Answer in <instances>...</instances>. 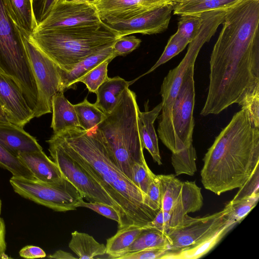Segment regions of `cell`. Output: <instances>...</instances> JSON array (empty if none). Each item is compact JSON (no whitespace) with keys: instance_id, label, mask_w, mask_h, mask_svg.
<instances>
[{"instance_id":"1","label":"cell","mask_w":259,"mask_h":259,"mask_svg":"<svg viewBox=\"0 0 259 259\" xmlns=\"http://www.w3.org/2000/svg\"><path fill=\"white\" fill-rule=\"evenodd\" d=\"M222 23L202 116L219 114L259 83V0L240 1L227 10Z\"/></svg>"},{"instance_id":"2","label":"cell","mask_w":259,"mask_h":259,"mask_svg":"<svg viewBox=\"0 0 259 259\" xmlns=\"http://www.w3.org/2000/svg\"><path fill=\"white\" fill-rule=\"evenodd\" d=\"M51 138L112 199L120 218L118 229L130 225L143 226L154 219L157 212L145 204L146 195L121 170L96 128L88 132L80 127L68 130Z\"/></svg>"},{"instance_id":"3","label":"cell","mask_w":259,"mask_h":259,"mask_svg":"<svg viewBox=\"0 0 259 259\" xmlns=\"http://www.w3.org/2000/svg\"><path fill=\"white\" fill-rule=\"evenodd\" d=\"M201 182L220 195L240 188L259 166V128L243 110L233 116L203 159Z\"/></svg>"},{"instance_id":"4","label":"cell","mask_w":259,"mask_h":259,"mask_svg":"<svg viewBox=\"0 0 259 259\" xmlns=\"http://www.w3.org/2000/svg\"><path fill=\"white\" fill-rule=\"evenodd\" d=\"M119 37L100 23L78 26L36 29L29 39L60 68L68 71L89 56L113 46Z\"/></svg>"},{"instance_id":"5","label":"cell","mask_w":259,"mask_h":259,"mask_svg":"<svg viewBox=\"0 0 259 259\" xmlns=\"http://www.w3.org/2000/svg\"><path fill=\"white\" fill-rule=\"evenodd\" d=\"M139 109L135 93L126 88L114 109L96 127L118 167L131 180L133 165L146 160L138 129Z\"/></svg>"},{"instance_id":"6","label":"cell","mask_w":259,"mask_h":259,"mask_svg":"<svg viewBox=\"0 0 259 259\" xmlns=\"http://www.w3.org/2000/svg\"><path fill=\"white\" fill-rule=\"evenodd\" d=\"M201 16L203 23L198 34L189 42L184 57L177 67L169 71L161 86L162 108L157 132L161 142L171 152L174 151L171 123V110L174 101L187 71L194 66L200 49L215 33L224 19L221 14L215 11L203 12Z\"/></svg>"},{"instance_id":"7","label":"cell","mask_w":259,"mask_h":259,"mask_svg":"<svg viewBox=\"0 0 259 259\" xmlns=\"http://www.w3.org/2000/svg\"><path fill=\"white\" fill-rule=\"evenodd\" d=\"M0 67L21 89L31 109H36L38 94L21 33L0 0Z\"/></svg>"},{"instance_id":"8","label":"cell","mask_w":259,"mask_h":259,"mask_svg":"<svg viewBox=\"0 0 259 259\" xmlns=\"http://www.w3.org/2000/svg\"><path fill=\"white\" fill-rule=\"evenodd\" d=\"M10 183L18 195L56 211L75 210L83 198L82 194L65 177L59 182L48 184L13 176Z\"/></svg>"},{"instance_id":"9","label":"cell","mask_w":259,"mask_h":259,"mask_svg":"<svg viewBox=\"0 0 259 259\" xmlns=\"http://www.w3.org/2000/svg\"><path fill=\"white\" fill-rule=\"evenodd\" d=\"M34 74L38 94L34 117L52 112L53 96L60 90L59 66L20 31Z\"/></svg>"},{"instance_id":"10","label":"cell","mask_w":259,"mask_h":259,"mask_svg":"<svg viewBox=\"0 0 259 259\" xmlns=\"http://www.w3.org/2000/svg\"><path fill=\"white\" fill-rule=\"evenodd\" d=\"M47 142L52 160L58 165L63 176L78 189L83 198L89 202H101L111 205L117 211L116 205L109 194L60 144L51 138Z\"/></svg>"},{"instance_id":"11","label":"cell","mask_w":259,"mask_h":259,"mask_svg":"<svg viewBox=\"0 0 259 259\" xmlns=\"http://www.w3.org/2000/svg\"><path fill=\"white\" fill-rule=\"evenodd\" d=\"M194 66L187 71L174 101L171 110V123L174 138V152L192 144L194 127Z\"/></svg>"},{"instance_id":"12","label":"cell","mask_w":259,"mask_h":259,"mask_svg":"<svg viewBox=\"0 0 259 259\" xmlns=\"http://www.w3.org/2000/svg\"><path fill=\"white\" fill-rule=\"evenodd\" d=\"M232 220L225 207L220 211L203 217L193 218L186 214L182 224L167 234L169 248L164 255L198 243Z\"/></svg>"},{"instance_id":"13","label":"cell","mask_w":259,"mask_h":259,"mask_svg":"<svg viewBox=\"0 0 259 259\" xmlns=\"http://www.w3.org/2000/svg\"><path fill=\"white\" fill-rule=\"evenodd\" d=\"M102 22L90 3L77 0L55 2L36 29L63 28L94 24Z\"/></svg>"},{"instance_id":"14","label":"cell","mask_w":259,"mask_h":259,"mask_svg":"<svg viewBox=\"0 0 259 259\" xmlns=\"http://www.w3.org/2000/svg\"><path fill=\"white\" fill-rule=\"evenodd\" d=\"M176 4L169 1L132 19L106 24L115 30L119 36L133 33H161L167 28Z\"/></svg>"},{"instance_id":"15","label":"cell","mask_w":259,"mask_h":259,"mask_svg":"<svg viewBox=\"0 0 259 259\" xmlns=\"http://www.w3.org/2000/svg\"><path fill=\"white\" fill-rule=\"evenodd\" d=\"M168 0H90L104 23H112L128 20Z\"/></svg>"},{"instance_id":"16","label":"cell","mask_w":259,"mask_h":259,"mask_svg":"<svg viewBox=\"0 0 259 259\" xmlns=\"http://www.w3.org/2000/svg\"><path fill=\"white\" fill-rule=\"evenodd\" d=\"M0 104L9 122L23 127L34 118L23 93L16 82L0 73Z\"/></svg>"},{"instance_id":"17","label":"cell","mask_w":259,"mask_h":259,"mask_svg":"<svg viewBox=\"0 0 259 259\" xmlns=\"http://www.w3.org/2000/svg\"><path fill=\"white\" fill-rule=\"evenodd\" d=\"M202 205L201 188L195 182H183L180 195L171 209L168 211L169 231L180 225L186 214L199 210Z\"/></svg>"},{"instance_id":"18","label":"cell","mask_w":259,"mask_h":259,"mask_svg":"<svg viewBox=\"0 0 259 259\" xmlns=\"http://www.w3.org/2000/svg\"><path fill=\"white\" fill-rule=\"evenodd\" d=\"M17 157L37 181L54 184L64 178L56 163L42 150L19 153Z\"/></svg>"},{"instance_id":"19","label":"cell","mask_w":259,"mask_h":259,"mask_svg":"<svg viewBox=\"0 0 259 259\" xmlns=\"http://www.w3.org/2000/svg\"><path fill=\"white\" fill-rule=\"evenodd\" d=\"M0 144L16 156L21 153L42 150L35 138L10 122L0 124Z\"/></svg>"},{"instance_id":"20","label":"cell","mask_w":259,"mask_h":259,"mask_svg":"<svg viewBox=\"0 0 259 259\" xmlns=\"http://www.w3.org/2000/svg\"><path fill=\"white\" fill-rule=\"evenodd\" d=\"M161 108L160 103L150 111L142 112L139 109L138 112V129L142 146L149 152L154 161L159 165L162 163L154 123Z\"/></svg>"},{"instance_id":"21","label":"cell","mask_w":259,"mask_h":259,"mask_svg":"<svg viewBox=\"0 0 259 259\" xmlns=\"http://www.w3.org/2000/svg\"><path fill=\"white\" fill-rule=\"evenodd\" d=\"M116 57L112 46L89 56L68 71H66L59 67L60 77V91L64 92L65 90L74 88L77 83V80L82 76L102 62L110 58Z\"/></svg>"},{"instance_id":"22","label":"cell","mask_w":259,"mask_h":259,"mask_svg":"<svg viewBox=\"0 0 259 259\" xmlns=\"http://www.w3.org/2000/svg\"><path fill=\"white\" fill-rule=\"evenodd\" d=\"M53 113L51 127L54 135L65 131L80 127L74 106L65 97L64 92L57 93L52 101Z\"/></svg>"},{"instance_id":"23","label":"cell","mask_w":259,"mask_h":259,"mask_svg":"<svg viewBox=\"0 0 259 259\" xmlns=\"http://www.w3.org/2000/svg\"><path fill=\"white\" fill-rule=\"evenodd\" d=\"M10 18L20 31L30 35L37 28L33 0H2Z\"/></svg>"},{"instance_id":"24","label":"cell","mask_w":259,"mask_h":259,"mask_svg":"<svg viewBox=\"0 0 259 259\" xmlns=\"http://www.w3.org/2000/svg\"><path fill=\"white\" fill-rule=\"evenodd\" d=\"M236 224L235 221H230L215 233L198 243L176 252L168 253L164 256L163 259L200 258L211 250Z\"/></svg>"},{"instance_id":"25","label":"cell","mask_w":259,"mask_h":259,"mask_svg":"<svg viewBox=\"0 0 259 259\" xmlns=\"http://www.w3.org/2000/svg\"><path fill=\"white\" fill-rule=\"evenodd\" d=\"M131 82L119 76L108 77L96 92L95 105L105 114L110 113L116 105L123 91L128 88Z\"/></svg>"},{"instance_id":"26","label":"cell","mask_w":259,"mask_h":259,"mask_svg":"<svg viewBox=\"0 0 259 259\" xmlns=\"http://www.w3.org/2000/svg\"><path fill=\"white\" fill-rule=\"evenodd\" d=\"M150 229L147 225H130L118 229L117 232L106 241V253L110 258H118L124 255L127 248L145 230Z\"/></svg>"},{"instance_id":"27","label":"cell","mask_w":259,"mask_h":259,"mask_svg":"<svg viewBox=\"0 0 259 259\" xmlns=\"http://www.w3.org/2000/svg\"><path fill=\"white\" fill-rule=\"evenodd\" d=\"M69 248L78 258L91 259L106 254V246L98 242L91 235L75 231L71 233Z\"/></svg>"},{"instance_id":"28","label":"cell","mask_w":259,"mask_h":259,"mask_svg":"<svg viewBox=\"0 0 259 259\" xmlns=\"http://www.w3.org/2000/svg\"><path fill=\"white\" fill-rule=\"evenodd\" d=\"M241 0H188L176 3L174 14L200 13L211 10L228 9Z\"/></svg>"},{"instance_id":"29","label":"cell","mask_w":259,"mask_h":259,"mask_svg":"<svg viewBox=\"0 0 259 259\" xmlns=\"http://www.w3.org/2000/svg\"><path fill=\"white\" fill-rule=\"evenodd\" d=\"M161 194V208L169 211L177 201L181 193L183 182L174 175H158Z\"/></svg>"},{"instance_id":"30","label":"cell","mask_w":259,"mask_h":259,"mask_svg":"<svg viewBox=\"0 0 259 259\" xmlns=\"http://www.w3.org/2000/svg\"><path fill=\"white\" fill-rule=\"evenodd\" d=\"M74 106L80 127L87 132L96 128L106 117L95 103H91L87 98Z\"/></svg>"},{"instance_id":"31","label":"cell","mask_w":259,"mask_h":259,"mask_svg":"<svg viewBox=\"0 0 259 259\" xmlns=\"http://www.w3.org/2000/svg\"><path fill=\"white\" fill-rule=\"evenodd\" d=\"M150 248L168 249L169 241L166 235L157 230L146 229L127 248L125 254Z\"/></svg>"},{"instance_id":"32","label":"cell","mask_w":259,"mask_h":259,"mask_svg":"<svg viewBox=\"0 0 259 259\" xmlns=\"http://www.w3.org/2000/svg\"><path fill=\"white\" fill-rule=\"evenodd\" d=\"M196 159V152L193 144L178 152L172 153L171 161L176 175H194L197 171Z\"/></svg>"},{"instance_id":"33","label":"cell","mask_w":259,"mask_h":259,"mask_svg":"<svg viewBox=\"0 0 259 259\" xmlns=\"http://www.w3.org/2000/svg\"><path fill=\"white\" fill-rule=\"evenodd\" d=\"M237 104L245 112L251 125L259 128V83L248 89Z\"/></svg>"},{"instance_id":"34","label":"cell","mask_w":259,"mask_h":259,"mask_svg":"<svg viewBox=\"0 0 259 259\" xmlns=\"http://www.w3.org/2000/svg\"><path fill=\"white\" fill-rule=\"evenodd\" d=\"M259 199V193L237 200H231L225 207L228 210L230 219L236 223H240L255 207Z\"/></svg>"},{"instance_id":"35","label":"cell","mask_w":259,"mask_h":259,"mask_svg":"<svg viewBox=\"0 0 259 259\" xmlns=\"http://www.w3.org/2000/svg\"><path fill=\"white\" fill-rule=\"evenodd\" d=\"M180 16L176 32L190 42L197 35L201 29L203 23L201 13Z\"/></svg>"},{"instance_id":"36","label":"cell","mask_w":259,"mask_h":259,"mask_svg":"<svg viewBox=\"0 0 259 259\" xmlns=\"http://www.w3.org/2000/svg\"><path fill=\"white\" fill-rule=\"evenodd\" d=\"M0 166L9 170L13 176L36 180L18 157L11 153L1 144Z\"/></svg>"},{"instance_id":"37","label":"cell","mask_w":259,"mask_h":259,"mask_svg":"<svg viewBox=\"0 0 259 259\" xmlns=\"http://www.w3.org/2000/svg\"><path fill=\"white\" fill-rule=\"evenodd\" d=\"M189 44V42L187 40L180 36L176 32L169 38L163 52L155 64L148 71L138 78L151 73L160 65L170 60L184 50Z\"/></svg>"},{"instance_id":"38","label":"cell","mask_w":259,"mask_h":259,"mask_svg":"<svg viewBox=\"0 0 259 259\" xmlns=\"http://www.w3.org/2000/svg\"><path fill=\"white\" fill-rule=\"evenodd\" d=\"M114 58L111 57L102 62L80 78L77 82L83 83L90 92L96 93L99 87L109 77L108 66Z\"/></svg>"},{"instance_id":"39","label":"cell","mask_w":259,"mask_h":259,"mask_svg":"<svg viewBox=\"0 0 259 259\" xmlns=\"http://www.w3.org/2000/svg\"><path fill=\"white\" fill-rule=\"evenodd\" d=\"M154 175L145 160L133 165L131 180L146 196L148 189Z\"/></svg>"},{"instance_id":"40","label":"cell","mask_w":259,"mask_h":259,"mask_svg":"<svg viewBox=\"0 0 259 259\" xmlns=\"http://www.w3.org/2000/svg\"><path fill=\"white\" fill-rule=\"evenodd\" d=\"M141 42V39L135 36H121L116 39L112 48L116 57L123 56L138 48Z\"/></svg>"},{"instance_id":"41","label":"cell","mask_w":259,"mask_h":259,"mask_svg":"<svg viewBox=\"0 0 259 259\" xmlns=\"http://www.w3.org/2000/svg\"><path fill=\"white\" fill-rule=\"evenodd\" d=\"M259 166L253 171L249 178L239 188V191L232 200L235 201L259 193Z\"/></svg>"},{"instance_id":"42","label":"cell","mask_w":259,"mask_h":259,"mask_svg":"<svg viewBox=\"0 0 259 259\" xmlns=\"http://www.w3.org/2000/svg\"><path fill=\"white\" fill-rule=\"evenodd\" d=\"M145 204L153 210L158 212L161 208V194L157 175H154L147 190Z\"/></svg>"},{"instance_id":"43","label":"cell","mask_w":259,"mask_h":259,"mask_svg":"<svg viewBox=\"0 0 259 259\" xmlns=\"http://www.w3.org/2000/svg\"><path fill=\"white\" fill-rule=\"evenodd\" d=\"M79 207L88 208L108 219L116 222L118 224L120 222V218L117 211L111 205L98 202H87L82 200L80 202Z\"/></svg>"},{"instance_id":"44","label":"cell","mask_w":259,"mask_h":259,"mask_svg":"<svg viewBox=\"0 0 259 259\" xmlns=\"http://www.w3.org/2000/svg\"><path fill=\"white\" fill-rule=\"evenodd\" d=\"M168 248H150L126 253L118 259H162Z\"/></svg>"},{"instance_id":"45","label":"cell","mask_w":259,"mask_h":259,"mask_svg":"<svg viewBox=\"0 0 259 259\" xmlns=\"http://www.w3.org/2000/svg\"><path fill=\"white\" fill-rule=\"evenodd\" d=\"M169 221L168 212L160 209L154 219L146 225L150 229L157 230L167 235L169 231Z\"/></svg>"},{"instance_id":"46","label":"cell","mask_w":259,"mask_h":259,"mask_svg":"<svg viewBox=\"0 0 259 259\" xmlns=\"http://www.w3.org/2000/svg\"><path fill=\"white\" fill-rule=\"evenodd\" d=\"M19 255L25 258H43L46 256L45 251L40 247L27 245L23 247L19 252Z\"/></svg>"},{"instance_id":"47","label":"cell","mask_w":259,"mask_h":259,"mask_svg":"<svg viewBox=\"0 0 259 259\" xmlns=\"http://www.w3.org/2000/svg\"><path fill=\"white\" fill-rule=\"evenodd\" d=\"M6 232V225L4 220L0 217V259L9 258L6 253L7 249Z\"/></svg>"},{"instance_id":"48","label":"cell","mask_w":259,"mask_h":259,"mask_svg":"<svg viewBox=\"0 0 259 259\" xmlns=\"http://www.w3.org/2000/svg\"><path fill=\"white\" fill-rule=\"evenodd\" d=\"M48 257L50 258L56 259H75L78 258L77 257H75L71 253L62 250H59L55 252L54 253L48 256Z\"/></svg>"},{"instance_id":"49","label":"cell","mask_w":259,"mask_h":259,"mask_svg":"<svg viewBox=\"0 0 259 259\" xmlns=\"http://www.w3.org/2000/svg\"><path fill=\"white\" fill-rule=\"evenodd\" d=\"M9 123L7 116L0 104V124Z\"/></svg>"},{"instance_id":"50","label":"cell","mask_w":259,"mask_h":259,"mask_svg":"<svg viewBox=\"0 0 259 259\" xmlns=\"http://www.w3.org/2000/svg\"><path fill=\"white\" fill-rule=\"evenodd\" d=\"M168 1L174 2L175 3H180V2H184V1H188V0H168Z\"/></svg>"},{"instance_id":"51","label":"cell","mask_w":259,"mask_h":259,"mask_svg":"<svg viewBox=\"0 0 259 259\" xmlns=\"http://www.w3.org/2000/svg\"><path fill=\"white\" fill-rule=\"evenodd\" d=\"M1 210H2V201H1V200L0 199V215L1 213Z\"/></svg>"},{"instance_id":"52","label":"cell","mask_w":259,"mask_h":259,"mask_svg":"<svg viewBox=\"0 0 259 259\" xmlns=\"http://www.w3.org/2000/svg\"><path fill=\"white\" fill-rule=\"evenodd\" d=\"M77 1H86V2H89L90 0H77Z\"/></svg>"},{"instance_id":"53","label":"cell","mask_w":259,"mask_h":259,"mask_svg":"<svg viewBox=\"0 0 259 259\" xmlns=\"http://www.w3.org/2000/svg\"><path fill=\"white\" fill-rule=\"evenodd\" d=\"M63 1V0H55L56 2H59V1Z\"/></svg>"}]
</instances>
